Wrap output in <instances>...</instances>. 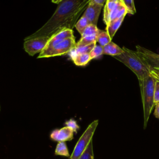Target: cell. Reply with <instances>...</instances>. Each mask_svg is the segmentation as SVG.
Returning <instances> with one entry per match:
<instances>
[{
	"instance_id": "1",
	"label": "cell",
	"mask_w": 159,
	"mask_h": 159,
	"mask_svg": "<svg viewBox=\"0 0 159 159\" xmlns=\"http://www.w3.org/2000/svg\"><path fill=\"white\" fill-rule=\"evenodd\" d=\"M91 0H62L52 17L39 30L24 40L38 37H50L65 29H72Z\"/></svg>"
},
{
	"instance_id": "2",
	"label": "cell",
	"mask_w": 159,
	"mask_h": 159,
	"mask_svg": "<svg viewBox=\"0 0 159 159\" xmlns=\"http://www.w3.org/2000/svg\"><path fill=\"white\" fill-rule=\"evenodd\" d=\"M122 49L123 52L122 53L113 57L131 70L136 75L139 85L141 84L143 80L151 75L149 68L136 51H134L125 47H123Z\"/></svg>"
},
{
	"instance_id": "3",
	"label": "cell",
	"mask_w": 159,
	"mask_h": 159,
	"mask_svg": "<svg viewBox=\"0 0 159 159\" xmlns=\"http://www.w3.org/2000/svg\"><path fill=\"white\" fill-rule=\"evenodd\" d=\"M155 78L150 75L147 76L140 84L143 111V129H145L149 117L155 106L154 88Z\"/></svg>"
},
{
	"instance_id": "4",
	"label": "cell",
	"mask_w": 159,
	"mask_h": 159,
	"mask_svg": "<svg viewBox=\"0 0 159 159\" xmlns=\"http://www.w3.org/2000/svg\"><path fill=\"white\" fill-rule=\"evenodd\" d=\"M98 120H95L88 125L77 142L74 150L70 155V159H79L80 156L87 148L89 142L92 140L94 132L98 127Z\"/></svg>"
},
{
	"instance_id": "5",
	"label": "cell",
	"mask_w": 159,
	"mask_h": 159,
	"mask_svg": "<svg viewBox=\"0 0 159 159\" xmlns=\"http://www.w3.org/2000/svg\"><path fill=\"white\" fill-rule=\"evenodd\" d=\"M76 43L75 37L68 38L55 45L42 58H49L69 53L76 46Z\"/></svg>"
},
{
	"instance_id": "6",
	"label": "cell",
	"mask_w": 159,
	"mask_h": 159,
	"mask_svg": "<svg viewBox=\"0 0 159 159\" xmlns=\"http://www.w3.org/2000/svg\"><path fill=\"white\" fill-rule=\"evenodd\" d=\"M49 39L48 37H38L24 40V48L29 55L34 56L43 50Z\"/></svg>"
},
{
	"instance_id": "7",
	"label": "cell",
	"mask_w": 159,
	"mask_h": 159,
	"mask_svg": "<svg viewBox=\"0 0 159 159\" xmlns=\"http://www.w3.org/2000/svg\"><path fill=\"white\" fill-rule=\"evenodd\" d=\"M136 52L150 71L154 68L159 69V54L140 45H136Z\"/></svg>"
},
{
	"instance_id": "8",
	"label": "cell",
	"mask_w": 159,
	"mask_h": 159,
	"mask_svg": "<svg viewBox=\"0 0 159 159\" xmlns=\"http://www.w3.org/2000/svg\"><path fill=\"white\" fill-rule=\"evenodd\" d=\"M74 37L73 35V30L72 29H63L52 36H51L45 46V47L43 48V50L39 53V55L38 56V58H41L42 57L47 53L48 51H50L55 45L58 43L59 42L68 39L70 37Z\"/></svg>"
},
{
	"instance_id": "9",
	"label": "cell",
	"mask_w": 159,
	"mask_h": 159,
	"mask_svg": "<svg viewBox=\"0 0 159 159\" xmlns=\"http://www.w3.org/2000/svg\"><path fill=\"white\" fill-rule=\"evenodd\" d=\"M103 6L89 2L82 16L86 17L89 24L97 25L99 14Z\"/></svg>"
},
{
	"instance_id": "10",
	"label": "cell",
	"mask_w": 159,
	"mask_h": 159,
	"mask_svg": "<svg viewBox=\"0 0 159 159\" xmlns=\"http://www.w3.org/2000/svg\"><path fill=\"white\" fill-rule=\"evenodd\" d=\"M74 132L68 127H64L60 129H55L50 134V139L58 142L71 140L73 139Z\"/></svg>"
},
{
	"instance_id": "11",
	"label": "cell",
	"mask_w": 159,
	"mask_h": 159,
	"mask_svg": "<svg viewBox=\"0 0 159 159\" xmlns=\"http://www.w3.org/2000/svg\"><path fill=\"white\" fill-rule=\"evenodd\" d=\"M120 0H107L104 7L103 14V21L107 25L109 22L110 16Z\"/></svg>"
},
{
	"instance_id": "12",
	"label": "cell",
	"mask_w": 159,
	"mask_h": 159,
	"mask_svg": "<svg viewBox=\"0 0 159 159\" xmlns=\"http://www.w3.org/2000/svg\"><path fill=\"white\" fill-rule=\"evenodd\" d=\"M125 16H122L120 17L116 18L111 21H110L106 25V31L110 36V38L112 39L115 35L116 32L120 27L122 21L124 19Z\"/></svg>"
},
{
	"instance_id": "13",
	"label": "cell",
	"mask_w": 159,
	"mask_h": 159,
	"mask_svg": "<svg viewBox=\"0 0 159 159\" xmlns=\"http://www.w3.org/2000/svg\"><path fill=\"white\" fill-rule=\"evenodd\" d=\"M123 52L122 48L119 47L117 44L110 42L109 43L103 47V54L108 55L112 57L120 55Z\"/></svg>"
},
{
	"instance_id": "14",
	"label": "cell",
	"mask_w": 159,
	"mask_h": 159,
	"mask_svg": "<svg viewBox=\"0 0 159 159\" xmlns=\"http://www.w3.org/2000/svg\"><path fill=\"white\" fill-rule=\"evenodd\" d=\"M96 43H94L88 45H83V46H75L74 48L69 53L70 57L75 56L79 54H83V53H89L92 50L93 47L95 46Z\"/></svg>"
},
{
	"instance_id": "15",
	"label": "cell",
	"mask_w": 159,
	"mask_h": 159,
	"mask_svg": "<svg viewBox=\"0 0 159 159\" xmlns=\"http://www.w3.org/2000/svg\"><path fill=\"white\" fill-rule=\"evenodd\" d=\"M74 63L77 66H85L91 60L89 53L79 54L71 57Z\"/></svg>"
},
{
	"instance_id": "16",
	"label": "cell",
	"mask_w": 159,
	"mask_h": 159,
	"mask_svg": "<svg viewBox=\"0 0 159 159\" xmlns=\"http://www.w3.org/2000/svg\"><path fill=\"white\" fill-rule=\"evenodd\" d=\"M111 40L112 39L110 38V36L106 30L105 31L99 29V32L97 35V42H98L101 46H105L111 42Z\"/></svg>"
},
{
	"instance_id": "17",
	"label": "cell",
	"mask_w": 159,
	"mask_h": 159,
	"mask_svg": "<svg viewBox=\"0 0 159 159\" xmlns=\"http://www.w3.org/2000/svg\"><path fill=\"white\" fill-rule=\"evenodd\" d=\"M55 154L56 155L70 157L68 150L65 142H60L57 143L55 148Z\"/></svg>"
},
{
	"instance_id": "18",
	"label": "cell",
	"mask_w": 159,
	"mask_h": 159,
	"mask_svg": "<svg viewBox=\"0 0 159 159\" xmlns=\"http://www.w3.org/2000/svg\"><path fill=\"white\" fill-rule=\"evenodd\" d=\"M97 42V35H90L81 37L80 40L76 42V46L88 45Z\"/></svg>"
},
{
	"instance_id": "19",
	"label": "cell",
	"mask_w": 159,
	"mask_h": 159,
	"mask_svg": "<svg viewBox=\"0 0 159 159\" xmlns=\"http://www.w3.org/2000/svg\"><path fill=\"white\" fill-rule=\"evenodd\" d=\"M89 24V22L88 20V19L86 17L81 16V17H80V19L76 23L75 27L78 30V32L81 35L83 31L84 30V29L86 28V27Z\"/></svg>"
},
{
	"instance_id": "20",
	"label": "cell",
	"mask_w": 159,
	"mask_h": 159,
	"mask_svg": "<svg viewBox=\"0 0 159 159\" xmlns=\"http://www.w3.org/2000/svg\"><path fill=\"white\" fill-rule=\"evenodd\" d=\"M99 32V29L97 27V25L89 24L86 28L83 31V34L81 35V37L90 35H97Z\"/></svg>"
},
{
	"instance_id": "21",
	"label": "cell",
	"mask_w": 159,
	"mask_h": 159,
	"mask_svg": "<svg viewBox=\"0 0 159 159\" xmlns=\"http://www.w3.org/2000/svg\"><path fill=\"white\" fill-rule=\"evenodd\" d=\"M79 159H94V153L93 149V140L89 142L87 148L80 156Z\"/></svg>"
},
{
	"instance_id": "22",
	"label": "cell",
	"mask_w": 159,
	"mask_h": 159,
	"mask_svg": "<svg viewBox=\"0 0 159 159\" xmlns=\"http://www.w3.org/2000/svg\"><path fill=\"white\" fill-rule=\"evenodd\" d=\"M89 54L91 60L99 58L103 54V47L96 44Z\"/></svg>"
},
{
	"instance_id": "23",
	"label": "cell",
	"mask_w": 159,
	"mask_h": 159,
	"mask_svg": "<svg viewBox=\"0 0 159 159\" xmlns=\"http://www.w3.org/2000/svg\"><path fill=\"white\" fill-rule=\"evenodd\" d=\"M123 5L125 7L127 13L130 14H134L136 12L134 0H120Z\"/></svg>"
},
{
	"instance_id": "24",
	"label": "cell",
	"mask_w": 159,
	"mask_h": 159,
	"mask_svg": "<svg viewBox=\"0 0 159 159\" xmlns=\"http://www.w3.org/2000/svg\"><path fill=\"white\" fill-rule=\"evenodd\" d=\"M65 125L73 130L74 132H77L80 129V126L77 124L76 121L73 119H70L65 122Z\"/></svg>"
},
{
	"instance_id": "25",
	"label": "cell",
	"mask_w": 159,
	"mask_h": 159,
	"mask_svg": "<svg viewBox=\"0 0 159 159\" xmlns=\"http://www.w3.org/2000/svg\"><path fill=\"white\" fill-rule=\"evenodd\" d=\"M154 102H155V104L157 102H159V80H155V83Z\"/></svg>"
},
{
	"instance_id": "26",
	"label": "cell",
	"mask_w": 159,
	"mask_h": 159,
	"mask_svg": "<svg viewBox=\"0 0 159 159\" xmlns=\"http://www.w3.org/2000/svg\"><path fill=\"white\" fill-rule=\"evenodd\" d=\"M150 73L151 75L157 80H159V69L154 68L150 70Z\"/></svg>"
},
{
	"instance_id": "27",
	"label": "cell",
	"mask_w": 159,
	"mask_h": 159,
	"mask_svg": "<svg viewBox=\"0 0 159 159\" xmlns=\"http://www.w3.org/2000/svg\"><path fill=\"white\" fill-rule=\"evenodd\" d=\"M154 116L156 118L159 119V102H157L155 104Z\"/></svg>"
},
{
	"instance_id": "28",
	"label": "cell",
	"mask_w": 159,
	"mask_h": 159,
	"mask_svg": "<svg viewBox=\"0 0 159 159\" xmlns=\"http://www.w3.org/2000/svg\"><path fill=\"white\" fill-rule=\"evenodd\" d=\"M107 0H91V2H93L95 4H98L99 5L104 6V4L106 3Z\"/></svg>"
},
{
	"instance_id": "29",
	"label": "cell",
	"mask_w": 159,
	"mask_h": 159,
	"mask_svg": "<svg viewBox=\"0 0 159 159\" xmlns=\"http://www.w3.org/2000/svg\"><path fill=\"white\" fill-rule=\"evenodd\" d=\"M62 0H52V2L55 4H59Z\"/></svg>"
},
{
	"instance_id": "30",
	"label": "cell",
	"mask_w": 159,
	"mask_h": 159,
	"mask_svg": "<svg viewBox=\"0 0 159 159\" xmlns=\"http://www.w3.org/2000/svg\"><path fill=\"white\" fill-rule=\"evenodd\" d=\"M0 108H1V107H0Z\"/></svg>"
}]
</instances>
